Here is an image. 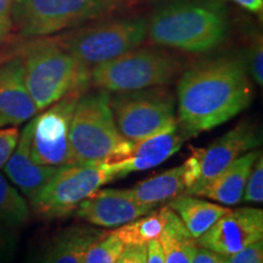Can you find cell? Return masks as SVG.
I'll return each mask as SVG.
<instances>
[{
	"mask_svg": "<svg viewBox=\"0 0 263 263\" xmlns=\"http://www.w3.org/2000/svg\"><path fill=\"white\" fill-rule=\"evenodd\" d=\"M254 85L239 55H222L193 65L177 87L179 127L190 137L228 122L250 106Z\"/></svg>",
	"mask_w": 263,
	"mask_h": 263,
	"instance_id": "6da1fadb",
	"label": "cell"
},
{
	"mask_svg": "<svg viewBox=\"0 0 263 263\" xmlns=\"http://www.w3.org/2000/svg\"><path fill=\"white\" fill-rule=\"evenodd\" d=\"M230 27L222 0H168L147 20V37L157 47L203 54L222 45Z\"/></svg>",
	"mask_w": 263,
	"mask_h": 263,
	"instance_id": "7a4b0ae2",
	"label": "cell"
},
{
	"mask_svg": "<svg viewBox=\"0 0 263 263\" xmlns=\"http://www.w3.org/2000/svg\"><path fill=\"white\" fill-rule=\"evenodd\" d=\"M25 82L37 111L89 85L90 67L78 61L59 39L37 38L20 51Z\"/></svg>",
	"mask_w": 263,
	"mask_h": 263,
	"instance_id": "3957f363",
	"label": "cell"
},
{
	"mask_svg": "<svg viewBox=\"0 0 263 263\" xmlns=\"http://www.w3.org/2000/svg\"><path fill=\"white\" fill-rule=\"evenodd\" d=\"M70 144L76 163H114L129 156L134 143L118 130L108 91L97 88L78 98Z\"/></svg>",
	"mask_w": 263,
	"mask_h": 263,
	"instance_id": "277c9868",
	"label": "cell"
},
{
	"mask_svg": "<svg viewBox=\"0 0 263 263\" xmlns=\"http://www.w3.org/2000/svg\"><path fill=\"white\" fill-rule=\"evenodd\" d=\"M183 61L157 47H137L116 59L90 67L89 83L108 93H122L171 83Z\"/></svg>",
	"mask_w": 263,
	"mask_h": 263,
	"instance_id": "5b68a950",
	"label": "cell"
},
{
	"mask_svg": "<svg viewBox=\"0 0 263 263\" xmlns=\"http://www.w3.org/2000/svg\"><path fill=\"white\" fill-rule=\"evenodd\" d=\"M146 37V17L122 16L94 20L71 29L59 42L78 61L93 67L139 47Z\"/></svg>",
	"mask_w": 263,
	"mask_h": 263,
	"instance_id": "8992f818",
	"label": "cell"
},
{
	"mask_svg": "<svg viewBox=\"0 0 263 263\" xmlns=\"http://www.w3.org/2000/svg\"><path fill=\"white\" fill-rule=\"evenodd\" d=\"M115 0H15L14 31L24 38H44L105 17Z\"/></svg>",
	"mask_w": 263,
	"mask_h": 263,
	"instance_id": "52a82bcc",
	"label": "cell"
},
{
	"mask_svg": "<svg viewBox=\"0 0 263 263\" xmlns=\"http://www.w3.org/2000/svg\"><path fill=\"white\" fill-rule=\"evenodd\" d=\"M112 180L107 163L66 164L29 202L33 212L41 218H62L74 212L83 200Z\"/></svg>",
	"mask_w": 263,
	"mask_h": 263,
	"instance_id": "ba28073f",
	"label": "cell"
},
{
	"mask_svg": "<svg viewBox=\"0 0 263 263\" xmlns=\"http://www.w3.org/2000/svg\"><path fill=\"white\" fill-rule=\"evenodd\" d=\"M118 130L132 143L146 139L177 121L176 98L166 85L110 95Z\"/></svg>",
	"mask_w": 263,
	"mask_h": 263,
	"instance_id": "9c48e42d",
	"label": "cell"
},
{
	"mask_svg": "<svg viewBox=\"0 0 263 263\" xmlns=\"http://www.w3.org/2000/svg\"><path fill=\"white\" fill-rule=\"evenodd\" d=\"M262 143L257 124L242 121L206 149H194L192 156L183 163L185 171L186 195L196 196L233 161Z\"/></svg>",
	"mask_w": 263,
	"mask_h": 263,
	"instance_id": "30bf717a",
	"label": "cell"
},
{
	"mask_svg": "<svg viewBox=\"0 0 263 263\" xmlns=\"http://www.w3.org/2000/svg\"><path fill=\"white\" fill-rule=\"evenodd\" d=\"M85 90L71 91L26 124L29 151L35 163L51 167L76 163L70 144V128L76 104Z\"/></svg>",
	"mask_w": 263,
	"mask_h": 263,
	"instance_id": "8fae6325",
	"label": "cell"
},
{
	"mask_svg": "<svg viewBox=\"0 0 263 263\" xmlns=\"http://www.w3.org/2000/svg\"><path fill=\"white\" fill-rule=\"evenodd\" d=\"M263 239V211L240 207L224 213L205 234L196 239L197 246L230 256Z\"/></svg>",
	"mask_w": 263,
	"mask_h": 263,
	"instance_id": "7c38bea8",
	"label": "cell"
},
{
	"mask_svg": "<svg viewBox=\"0 0 263 263\" xmlns=\"http://www.w3.org/2000/svg\"><path fill=\"white\" fill-rule=\"evenodd\" d=\"M153 210L136 201L129 189H99L83 200L74 213L91 226L117 228L147 215Z\"/></svg>",
	"mask_w": 263,
	"mask_h": 263,
	"instance_id": "4fadbf2b",
	"label": "cell"
},
{
	"mask_svg": "<svg viewBox=\"0 0 263 263\" xmlns=\"http://www.w3.org/2000/svg\"><path fill=\"white\" fill-rule=\"evenodd\" d=\"M186 139H189L188 136L176 121L159 133L134 143L129 156L117 162L107 163V166L114 179L154 168L179 151Z\"/></svg>",
	"mask_w": 263,
	"mask_h": 263,
	"instance_id": "5bb4252c",
	"label": "cell"
},
{
	"mask_svg": "<svg viewBox=\"0 0 263 263\" xmlns=\"http://www.w3.org/2000/svg\"><path fill=\"white\" fill-rule=\"evenodd\" d=\"M25 82L24 65L18 54L0 59V127L27 122L37 114Z\"/></svg>",
	"mask_w": 263,
	"mask_h": 263,
	"instance_id": "9a60e30c",
	"label": "cell"
},
{
	"mask_svg": "<svg viewBox=\"0 0 263 263\" xmlns=\"http://www.w3.org/2000/svg\"><path fill=\"white\" fill-rule=\"evenodd\" d=\"M104 232L88 226H71L52 235L33 263H84L89 246Z\"/></svg>",
	"mask_w": 263,
	"mask_h": 263,
	"instance_id": "2e32d148",
	"label": "cell"
},
{
	"mask_svg": "<svg viewBox=\"0 0 263 263\" xmlns=\"http://www.w3.org/2000/svg\"><path fill=\"white\" fill-rule=\"evenodd\" d=\"M62 167V166H61ZM60 167L43 166L35 163L29 151L27 126L20 134L17 146L4 166L5 174L29 200L50 180Z\"/></svg>",
	"mask_w": 263,
	"mask_h": 263,
	"instance_id": "e0dca14e",
	"label": "cell"
},
{
	"mask_svg": "<svg viewBox=\"0 0 263 263\" xmlns=\"http://www.w3.org/2000/svg\"><path fill=\"white\" fill-rule=\"evenodd\" d=\"M261 150H250L223 170L196 196L207 197L223 206H234L242 200L246 182Z\"/></svg>",
	"mask_w": 263,
	"mask_h": 263,
	"instance_id": "ac0fdd59",
	"label": "cell"
},
{
	"mask_svg": "<svg viewBox=\"0 0 263 263\" xmlns=\"http://www.w3.org/2000/svg\"><path fill=\"white\" fill-rule=\"evenodd\" d=\"M171 210L179 217V219L194 239H199L205 234L221 217L229 211V207L213 203L200 196L182 195L171 200L168 205Z\"/></svg>",
	"mask_w": 263,
	"mask_h": 263,
	"instance_id": "d6986e66",
	"label": "cell"
},
{
	"mask_svg": "<svg viewBox=\"0 0 263 263\" xmlns=\"http://www.w3.org/2000/svg\"><path fill=\"white\" fill-rule=\"evenodd\" d=\"M185 190V171L182 164L139 182L129 189V193L136 201L154 209L160 203L182 195Z\"/></svg>",
	"mask_w": 263,
	"mask_h": 263,
	"instance_id": "ffe728a7",
	"label": "cell"
},
{
	"mask_svg": "<svg viewBox=\"0 0 263 263\" xmlns=\"http://www.w3.org/2000/svg\"><path fill=\"white\" fill-rule=\"evenodd\" d=\"M164 263H193L197 250L196 240L190 235L179 217L166 205V224L159 236Z\"/></svg>",
	"mask_w": 263,
	"mask_h": 263,
	"instance_id": "44dd1931",
	"label": "cell"
},
{
	"mask_svg": "<svg viewBox=\"0 0 263 263\" xmlns=\"http://www.w3.org/2000/svg\"><path fill=\"white\" fill-rule=\"evenodd\" d=\"M166 224V206L134 221L117 227L112 232L124 245H146L154 239H159Z\"/></svg>",
	"mask_w": 263,
	"mask_h": 263,
	"instance_id": "7402d4cb",
	"label": "cell"
},
{
	"mask_svg": "<svg viewBox=\"0 0 263 263\" xmlns=\"http://www.w3.org/2000/svg\"><path fill=\"white\" fill-rule=\"evenodd\" d=\"M31 210L25 197L0 173V222L20 228L29 221Z\"/></svg>",
	"mask_w": 263,
	"mask_h": 263,
	"instance_id": "603a6c76",
	"label": "cell"
},
{
	"mask_svg": "<svg viewBox=\"0 0 263 263\" xmlns=\"http://www.w3.org/2000/svg\"><path fill=\"white\" fill-rule=\"evenodd\" d=\"M126 245L114 232H104L88 249L84 263H117Z\"/></svg>",
	"mask_w": 263,
	"mask_h": 263,
	"instance_id": "cb8c5ba5",
	"label": "cell"
},
{
	"mask_svg": "<svg viewBox=\"0 0 263 263\" xmlns=\"http://www.w3.org/2000/svg\"><path fill=\"white\" fill-rule=\"evenodd\" d=\"M246 70L250 78L255 81L256 84L262 87L263 84V43L261 35H256L246 49L245 57Z\"/></svg>",
	"mask_w": 263,
	"mask_h": 263,
	"instance_id": "d4e9b609",
	"label": "cell"
},
{
	"mask_svg": "<svg viewBox=\"0 0 263 263\" xmlns=\"http://www.w3.org/2000/svg\"><path fill=\"white\" fill-rule=\"evenodd\" d=\"M242 200L245 202L261 203L263 201V157L262 154L255 161L250 171L248 182H246Z\"/></svg>",
	"mask_w": 263,
	"mask_h": 263,
	"instance_id": "484cf974",
	"label": "cell"
},
{
	"mask_svg": "<svg viewBox=\"0 0 263 263\" xmlns=\"http://www.w3.org/2000/svg\"><path fill=\"white\" fill-rule=\"evenodd\" d=\"M17 228L0 222V263H10L17 249Z\"/></svg>",
	"mask_w": 263,
	"mask_h": 263,
	"instance_id": "4316f807",
	"label": "cell"
},
{
	"mask_svg": "<svg viewBox=\"0 0 263 263\" xmlns=\"http://www.w3.org/2000/svg\"><path fill=\"white\" fill-rule=\"evenodd\" d=\"M20 139V130L17 127L11 126L9 128L0 129V170L4 168Z\"/></svg>",
	"mask_w": 263,
	"mask_h": 263,
	"instance_id": "83f0119b",
	"label": "cell"
},
{
	"mask_svg": "<svg viewBox=\"0 0 263 263\" xmlns=\"http://www.w3.org/2000/svg\"><path fill=\"white\" fill-rule=\"evenodd\" d=\"M228 263H263V241L259 240L228 256Z\"/></svg>",
	"mask_w": 263,
	"mask_h": 263,
	"instance_id": "f1b7e54d",
	"label": "cell"
},
{
	"mask_svg": "<svg viewBox=\"0 0 263 263\" xmlns=\"http://www.w3.org/2000/svg\"><path fill=\"white\" fill-rule=\"evenodd\" d=\"M15 0H0V48L8 41L12 26V8Z\"/></svg>",
	"mask_w": 263,
	"mask_h": 263,
	"instance_id": "f546056e",
	"label": "cell"
},
{
	"mask_svg": "<svg viewBox=\"0 0 263 263\" xmlns=\"http://www.w3.org/2000/svg\"><path fill=\"white\" fill-rule=\"evenodd\" d=\"M146 245H126L117 263H145Z\"/></svg>",
	"mask_w": 263,
	"mask_h": 263,
	"instance_id": "4dcf8cb0",
	"label": "cell"
},
{
	"mask_svg": "<svg viewBox=\"0 0 263 263\" xmlns=\"http://www.w3.org/2000/svg\"><path fill=\"white\" fill-rule=\"evenodd\" d=\"M193 263H228V256L197 246Z\"/></svg>",
	"mask_w": 263,
	"mask_h": 263,
	"instance_id": "1f68e13d",
	"label": "cell"
},
{
	"mask_svg": "<svg viewBox=\"0 0 263 263\" xmlns=\"http://www.w3.org/2000/svg\"><path fill=\"white\" fill-rule=\"evenodd\" d=\"M145 263H164L163 251L159 239L151 240L146 244Z\"/></svg>",
	"mask_w": 263,
	"mask_h": 263,
	"instance_id": "d6a6232c",
	"label": "cell"
},
{
	"mask_svg": "<svg viewBox=\"0 0 263 263\" xmlns=\"http://www.w3.org/2000/svg\"><path fill=\"white\" fill-rule=\"evenodd\" d=\"M254 14H259L263 9V0H229Z\"/></svg>",
	"mask_w": 263,
	"mask_h": 263,
	"instance_id": "836d02e7",
	"label": "cell"
},
{
	"mask_svg": "<svg viewBox=\"0 0 263 263\" xmlns=\"http://www.w3.org/2000/svg\"><path fill=\"white\" fill-rule=\"evenodd\" d=\"M0 128H2V127H0Z\"/></svg>",
	"mask_w": 263,
	"mask_h": 263,
	"instance_id": "e575fe53",
	"label": "cell"
}]
</instances>
